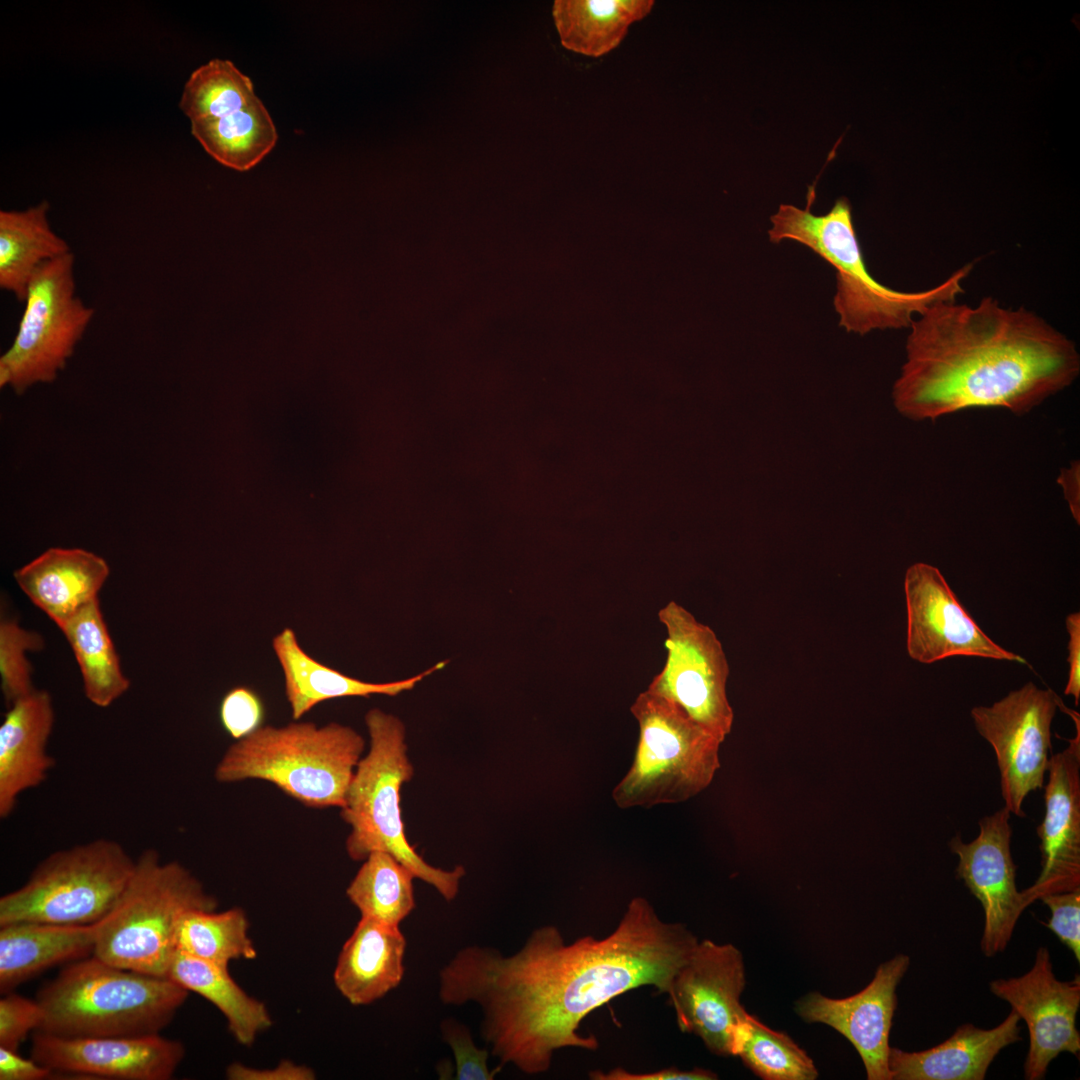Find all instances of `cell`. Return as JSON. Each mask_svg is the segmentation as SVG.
Wrapping results in <instances>:
<instances>
[{"label": "cell", "instance_id": "6da1fadb", "mask_svg": "<svg viewBox=\"0 0 1080 1080\" xmlns=\"http://www.w3.org/2000/svg\"><path fill=\"white\" fill-rule=\"evenodd\" d=\"M698 941L685 924L662 920L647 899L635 897L603 938L566 943L556 926L543 925L510 955L461 948L439 971L438 996L445 1005L480 1007V1035L499 1066L542 1074L557 1050L598 1049L594 1035L579 1033L598 1007L642 986L668 995Z\"/></svg>", "mask_w": 1080, "mask_h": 1080}, {"label": "cell", "instance_id": "7a4b0ae2", "mask_svg": "<svg viewBox=\"0 0 1080 1080\" xmlns=\"http://www.w3.org/2000/svg\"><path fill=\"white\" fill-rule=\"evenodd\" d=\"M895 408L934 421L969 408L1023 415L1068 388L1080 372L1076 343L1025 307L991 297L975 306L940 301L909 326Z\"/></svg>", "mask_w": 1080, "mask_h": 1080}, {"label": "cell", "instance_id": "3957f363", "mask_svg": "<svg viewBox=\"0 0 1080 1080\" xmlns=\"http://www.w3.org/2000/svg\"><path fill=\"white\" fill-rule=\"evenodd\" d=\"M814 200L815 184L808 188L805 209L781 204L770 217L768 236L775 244L798 242L834 267L837 286L833 304L839 325L847 332L865 335L873 330L909 328L914 317L931 305L955 301L965 292L962 282L973 270V262L922 291L902 292L879 283L865 264L848 199L838 198L824 215L813 214Z\"/></svg>", "mask_w": 1080, "mask_h": 1080}, {"label": "cell", "instance_id": "277c9868", "mask_svg": "<svg viewBox=\"0 0 1080 1080\" xmlns=\"http://www.w3.org/2000/svg\"><path fill=\"white\" fill-rule=\"evenodd\" d=\"M168 977L108 964L97 957L68 963L36 994L43 1011L38 1030L60 1038L160 1034L188 997Z\"/></svg>", "mask_w": 1080, "mask_h": 1080}, {"label": "cell", "instance_id": "5b68a950", "mask_svg": "<svg viewBox=\"0 0 1080 1080\" xmlns=\"http://www.w3.org/2000/svg\"><path fill=\"white\" fill-rule=\"evenodd\" d=\"M364 748L358 732L336 722L261 726L226 750L214 777L265 780L307 807L341 808Z\"/></svg>", "mask_w": 1080, "mask_h": 1080}, {"label": "cell", "instance_id": "8992f818", "mask_svg": "<svg viewBox=\"0 0 1080 1080\" xmlns=\"http://www.w3.org/2000/svg\"><path fill=\"white\" fill-rule=\"evenodd\" d=\"M370 747L355 769L341 818L351 827L346 851L353 861H364L375 851L395 857L415 878L433 886L446 901L459 892L463 866L451 870L427 863L409 843L401 816L400 791L414 773L407 754L405 726L392 714L371 709L365 715Z\"/></svg>", "mask_w": 1080, "mask_h": 1080}, {"label": "cell", "instance_id": "52a82bcc", "mask_svg": "<svg viewBox=\"0 0 1080 1080\" xmlns=\"http://www.w3.org/2000/svg\"><path fill=\"white\" fill-rule=\"evenodd\" d=\"M217 899L183 865L163 862L144 850L118 900L94 924L93 956L128 970L167 977L176 952L180 917L189 910L214 911Z\"/></svg>", "mask_w": 1080, "mask_h": 1080}, {"label": "cell", "instance_id": "ba28073f", "mask_svg": "<svg viewBox=\"0 0 1080 1080\" xmlns=\"http://www.w3.org/2000/svg\"><path fill=\"white\" fill-rule=\"evenodd\" d=\"M639 736L632 764L612 791L622 809L689 800L720 768V742L673 703L647 690L631 705Z\"/></svg>", "mask_w": 1080, "mask_h": 1080}, {"label": "cell", "instance_id": "9c48e42d", "mask_svg": "<svg viewBox=\"0 0 1080 1080\" xmlns=\"http://www.w3.org/2000/svg\"><path fill=\"white\" fill-rule=\"evenodd\" d=\"M136 865L118 841L97 838L44 858L0 898V926L15 922L92 925L112 909Z\"/></svg>", "mask_w": 1080, "mask_h": 1080}, {"label": "cell", "instance_id": "30bf717a", "mask_svg": "<svg viewBox=\"0 0 1080 1080\" xmlns=\"http://www.w3.org/2000/svg\"><path fill=\"white\" fill-rule=\"evenodd\" d=\"M72 252L44 264L31 280L11 346L0 357V386L16 394L53 383L94 317L76 294Z\"/></svg>", "mask_w": 1080, "mask_h": 1080}, {"label": "cell", "instance_id": "8fae6325", "mask_svg": "<svg viewBox=\"0 0 1080 1080\" xmlns=\"http://www.w3.org/2000/svg\"><path fill=\"white\" fill-rule=\"evenodd\" d=\"M658 618L667 633V656L646 690L676 705L723 742L734 713L726 692L729 664L720 640L674 600L659 610Z\"/></svg>", "mask_w": 1080, "mask_h": 1080}, {"label": "cell", "instance_id": "7c38bea8", "mask_svg": "<svg viewBox=\"0 0 1080 1080\" xmlns=\"http://www.w3.org/2000/svg\"><path fill=\"white\" fill-rule=\"evenodd\" d=\"M1059 701L1050 689L1028 682L990 706L971 710L977 732L994 750L1004 807L1016 816H1024L1025 797L1043 788Z\"/></svg>", "mask_w": 1080, "mask_h": 1080}, {"label": "cell", "instance_id": "4fadbf2b", "mask_svg": "<svg viewBox=\"0 0 1080 1080\" xmlns=\"http://www.w3.org/2000/svg\"><path fill=\"white\" fill-rule=\"evenodd\" d=\"M746 986L741 951L733 944L698 941L676 972L668 994L679 1029L701 1039L717 1056H732L735 1025L745 1008Z\"/></svg>", "mask_w": 1080, "mask_h": 1080}, {"label": "cell", "instance_id": "5bb4252c", "mask_svg": "<svg viewBox=\"0 0 1080 1080\" xmlns=\"http://www.w3.org/2000/svg\"><path fill=\"white\" fill-rule=\"evenodd\" d=\"M909 657L931 664L955 656L1026 660L994 642L977 625L938 568L911 565L904 577Z\"/></svg>", "mask_w": 1080, "mask_h": 1080}, {"label": "cell", "instance_id": "9a60e30c", "mask_svg": "<svg viewBox=\"0 0 1080 1080\" xmlns=\"http://www.w3.org/2000/svg\"><path fill=\"white\" fill-rule=\"evenodd\" d=\"M1010 815L1003 807L979 821V834L974 840L965 843L956 835L949 843L959 858L957 877L983 907L980 946L987 957L1005 950L1020 915L1034 902L1026 889L1020 892L1016 887Z\"/></svg>", "mask_w": 1080, "mask_h": 1080}, {"label": "cell", "instance_id": "2e32d148", "mask_svg": "<svg viewBox=\"0 0 1080 1080\" xmlns=\"http://www.w3.org/2000/svg\"><path fill=\"white\" fill-rule=\"evenodd\" d=\"M990 990L1008 1002L1028 1027L1030 1042L1024 1064L1025 1079L1044 1078L1050 1062L1062 1052L1078 1054L1079 975L1071 981L1058 980L1046 947L1037 950L1034 965L1027 973L993 980Z\"/></svg>", "mask_w": 1080, "mask_h": 1080}, {"label": "cell", "instance_id": "e0dca14e", "mask_svg": "<svg viewBox=\"0 0 1080 1080\" xmlns=\"http://www.w3.org/2000/svg\"><path fill=\"white\" fill-rule=\"evenodd\" d=\"M909 965V956L898 954L881 963L860 992L841 999L810 992L796 1002L795 1011L803 1021L828 1025L844 1036L860 1055L867 1079L891 1080L889 1036L896 989Z\"/></svg>", "mask_w": 1080, "mask_h": 1080}, {"label": "cell", "instance_id": "ac0fdd59", "mask_svg": "<svg viewBox=\"0 0 1080 1080\" xmlns=\"http://www.w3.org/2000/svg\"><path fill=\"white\" fill-rule=\"evenodd\" d=\"M184 1054L181 1042L160 1034L68 1039L35 1031L30 1049L54 1074L118 1080H168Z\"/></svg>", "mask_w": 1080, "mask_h": 1080}, {"label": "cell", "instance_id": "d6986e66", "mask_svg": "<svg viewBox=\"0 0 1080 1080\" xmlns=\"http://www.w3.org/2000/svg\"><path fill=\"white\" fill-rule=\"evenodd\" d=\"M1067 747L1052 755L1045 785V815L1037 827L1042 870L1027 890L1034 900L1080 888V721Z\"/></svg>", "mask_w": 1080, "mask_h": 1080}, {"label": "cell", "instance_id": "ffe728a7", "mask_svg": "<svg viewBox=\"0 0 1080 1080\" xmlns=\"http://www.w3.org/2000/svg\"><path fill=\"white\" fill-rule=\"evenodd\" d=\"M191 122V133L220 164L246 171L275 147L276 126L251 79L239 75L222 93L202 104Z\"/></svg>", "mask_w": 1080, "mask_h": 1080}, {"label": "cell", "instance_id": "44dd1931", "mask_svg": "<svg viewBox=\"0 0 1080 1080\" xmlns=\"http://www.w3.org/2000/svg\"><path fill=\"white\" fill-rule=\"evenodd\" d=\"M55 711L51 695L34 689L9 705L0 726V817L8 818L19 797L42 785L55 765L48 751Z\"/></svg>", "mask_w": 1080, "mask_h": 1080}, {"label": "cell", "instance_id": "7402d4cb", "mask_svg": "<svg viewBox=\"0 0 1080 1080\" xmlns=\"http://www.w3.org/2000/svg\"><path fill=\"white\" fill-rule=\"evenodd\" d=\"M1019 1020L1011 1010L992 1029L964 1024L947 1040L927 1050L906 1052L890 1047L891 1080H983L997 1054L1021 1040Z\"/></svg>", "mask_w": 1080, "mask_h": 1080}, {"label": "cell", "instance_id": "603a6c76", "mask_svg": "<svg viewBox=\"0 0 1080 1080\" xmlns=\"http://www.w3.org/2000/svg\"><path fill=\"white\" fill-rule=\"evenodd\" d=\"M110 568L101 556L81 548H49L14 571L24 594L59 628L98 598Z\"/></svg>", "mask_w": 1080, "mask_h": 1080}, {"label": "cell", "instance_id": "cb8c5ba5", "mask_svg": "<svg viewBox=\"0 0 1080 1080\" xmlns=\"http://www.w3.org/2000/svg\"><path fill=\"white\" fill-rule=\"evenodd\" d=\"M406 945L399 925L361 917L339 954L335 986L352 1005L382 998L403 979Z\"/></svg>", "mask_w": 1080, "mask_h": 1080}, {"label": "cell", "instance_id": "d4e9b609", "mask_svg": "<svg viewBox=\"0 0 1080 1080\" xmlns=\"http://www.w3.org/2000/svg\"><path fill=\"white\" fill-rule=\"evenodd\" d=\"M272 648L284 676V688L292 718L301 719L316 705L331 699L396 696L411 690L426 676L444 667L441 662L408 679L371 683L343 674L315 660L300 646L295 632L283 629L272 640Z\"/></svg>", "mask_w": 1080, "mask_h": 1080}, {"label": "cell", "instance_id": "484cf974", "mask_svg": "<svg viewBox=\"0 0 1080 1080\" xmlns=\"http://www.w3.org/2000/svg\"><path fill=\"white\" fill-rule=\"evenodd\" d=\"M95 927L43 922L0 926V991L16 987L58 964L93 955Z\"/></svg>", "mask_w": 1080, "mask_h": 1080}, {"label": "cell", "instance_id": "4316f807", "mask_svg": "<svg viewBox=\"0 0 1080 1080\" xmlns=\"http://www.w3.org/2000/svg\"><path fill=\"white\" fill-rule=\"evenodd\" d=\"M49 208L42 201L23 211H0V287L22 303L36 272L71 252L51 228Z\"/></svg>", "mask_w": 1080, "mask_h": 1080}, {"label": "cell", "instance_id": "83f0119b", "mask_svg": "<svg viewBox=\"0 0 1080 1080\" xmlns=\"http://www.w3.org/2000/svg\"><path fill=\"white\" fill-rule=\"evenodd\" d=\"M653 0H556L553 18L561 44L589 57H601L625 38L629 26L645 18Z\"/></svg>", "mask_w": 1080, "mask_h": 1080}, {"label": "cell", "instance_id": "f1b7e54d", "mask_svg": "<svg viewBox=\"0 0 1080 1080\" xmlns=\"http://www.w3.org/2000/svg\"><path fill=\"white\" fill-rule=\"evenodd\" d=\"M167 977L215 1005L228 1029L242 1045L249 1046L272 1025L264 1003L248 995L231 977L228 967L176 950Z\"/></svg>", "mask_w": 1080, "mask_h": 1080}, {"label": "cell", "instance_id": "f546056e", "mask_svg": "<svg viewBox=\"0 0 1080 1080\" xmlns=\"http://www.w3.org/2000/svg\"><path fill=\"white\" fill-rule=\"evenodd\" d=\"M79 665L86 698L105 708L127 692L129 679L107 629L99 600L94 599L59 628Z\"/></svg>", "mask_w": 1080, "mask_h": 1080}, {"label": "cell", "instance_id": "4dcf8cb0", "mask_svg": "<svg viewBox=\"0 0 1080 1080\" xmlns=\"http://www.w3.org/2000/svg\"><path fill=\"white\" fill-rule=\"evenodd\" d=\"M411 870L383 851L370 853L346 889L361 917L399 925L416 907Z\"/></svg>", "mask_w": 1080, "mask_h": 1080}, {"label": "cell", "instance_id": "1f68e13d", "mask_svg": "<svg viewBox=\"0 0 1080 1080\" xmlns=\"http://www.w3.org/2000/svg\"><path fill=\"white\" fill-rule=\"evenodd\" d=\"M731 1051L764 1080H814L819 1075L811 1057L786 1033L766 1026L746 1010L734 1027Z\"/></svg>", "mask_w": 1080, "mask_h": 1080}, {"label": "cell", "instance_id": "d6a6232c", "mask_svg": "<svg viewBox=\"0 0 1080 1080\" xmlns=\"http://www.w3.org/2000/svg\"><path fill=\"white\" fill-rule=\"evenodd\" d=\"M248 928L247 916L239 907L219 913L189 910L180 917L176 927V950L228 967L232 960L257 956Z\"/></svg>", "mask_w": 1080, "mask_h": 1080}, {"label": "cell", "instance_id": "836d02e7", "mask_svg": "<svg viewBox=\"0 0 1080 1080\" xmlns=\"http://www.w3.org/2000/svg\"><path fill=\"white\" fill-rule=\"evenodd\" d=\"M43 645V638L37 632L24 629L14 619H1L0 677L2 693L8 705L35 689L26 654L41 650Z\"/></svg>", "mask_w": 1080, "mask_h": 1080}, {"label": "cell", "instance_id": "e575fe53", "mask_svg": "<svg viewBox=\"0 0 1080 1080\" xmlns=\"http://www.w3.org/2000/svg\"><path fill=\"white\" fill-rule=\"evenodd\" d=\"M443 1040L452 1050L457 1080H492L501 1070L488 1067V1050L476 1046L470 1030L456 1019L447 1018L440 1024Z\"/></svg>", "mask_w": 1080, "mask_h": 1080}, {"label": "cell", "instance_id": "d590c367", "mask_svg": "<svg viewBox=\"0 0 1080 1080\" xmlns=\"http://www.w3.org/2000/svg\"><path fill=\"white\" fill-rule=\"evenodd\" d=\"M223 729L233 739H243L259 729L265 718V706L260 695L248 686L231 688L219 706Z\"/></svg>", "mask_w": 1080, "mask_h": 1080}, {"label": "cell", "instance_id": "8d00e7d4", "mask_svg": "<svg viewBox=\"0 0 1080 1080\" xmlns=\"http://www.w3.org/2000/svg\"><path fill=\"white\" fill-rule=\"evenodd\" d=\"M43 1022V1011L36 999L32 1000L13 991L0 999V1046L18 1051L30 1033L38 1031Z\"/></svg>", "mask_w": 1080, "mask_h": 1080}, {"label": "cell", "instance_id": "74e56055", "mask_svg": "<svg viewBox=\"0 0 1080 1080\" xmlns=\"http://www.w3.org/2000/svg\"><path fill=\"white\" fill-rule=\"evenodd\" d=\"M1050 909L1051 917L1045 923L1080 961V888L1048 894L1040 898Z\"/></svg>", "mask_w": 1080, "mask_h": 1080}, {"label": "cell", "instance_id": "f35d334b", "mask_svg": "<svg viewBox=\"0 0 1080 1080\" xmlns=\"http://www.w3.org/2000/svg\"><path fill=\"white\" fill-rule=\"evenodd\" d=\"M589 1078L593 1080H715L718 1079V1075L709 1069L700 1067L692 1070L667 1067L640 1073L615 1067L607 1072L599 1069L592 1070L589 1072Z\"/></svg>", "mask_w": 1080, "mask_h": 1080}, {"label": "cell", "instance_id": "ab89813d", "mask_svg": "<svg viewBox=\"0 0 1080 1080\" xmlns=\"http://www.w3.org/2000/svg\"><path fill=\"white\" fill-rule=\"evenodd\" d=\"M226 1077L230 1080H313L315 1073L311 1068L289 1060H284L270 1069L252 1068L234 1062L227 1067Z\"/></svg>", "mask_w": 1080, "mask_h": 1080}, {"label": "cell", "instance_id": "60d3db41", "mask_svg": "<svg viewBox=\"0 0 1080 1080\" xmlns=\"http://www.w3.org/2000/svg\"><path fill=\"white\" fill-rule=\"evenodd\" d=\"M53 1074L31 1057L23 1058L18 1051L0 1046V1080H43Z\"/></svg>", "mask_w": 1080, "mask_h": 1080}, {"label": "cell", "instance_id": "b9f144b4", "mask_svg": "<svg viewBox=\"0 0 1080 1080\" xmlns=\"http://www.w3.org/2000/svg\"><path fill=\"white\" fill-rule=\"evenodd\" d=\"M1066 629L1068 632V664L1069 675L1064 689L1065 695L1073 696L1075 705L1080 699V614L1074 612L1066 617Z\"/></svg>", "mask_w": 1080, "mask_h": 1080}, {"label": "cell", "instance_id": "7bdbcfd3", "mask_svg": "<svg viewBox=\"0 0 1080 1080\" xmlns=\"http://www.w3.org/2000/svg\"><path fill=\"white\" fill-rule=\"evenodd\" d=\"M1058 483L1063 489L1065 500L1073 518L1080 522V464L1074 461L1067 468L1060 471Z\"/></svg>", "mask_w": 1080, "mask_h": 1080}]
</instances>
